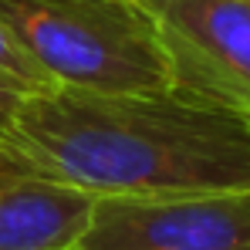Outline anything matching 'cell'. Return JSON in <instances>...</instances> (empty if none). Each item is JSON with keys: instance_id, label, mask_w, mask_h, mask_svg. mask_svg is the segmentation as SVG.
Segmentation results:
<instances>
[{"instance_id": "6da1fadb", "label": "cell", "mask_w": 250, "mask_h": 250, "mask_svg": "<svg viewBox=\"0 0 250 250\" xmlns=\"http://www.w3.org/2000/svg\"><path fill=\"white\" fill-rule=\"evenodd\" d=\"M7 146L95 200L250 186L247 125L227 105L186 88L159 95L31 91Z\"/></svg>"}, {"instance_id": "7a4b0ae2", "label": "cell", "mask_w": 250, "mask_h": 250, "mask_svg": "<svg viewBox=\"0 0 250 250\" xmlns=\"http://www.w3.org/2000/svg\"><path fill=\"white\" fill-rule=\"evenodd\" d=\"M0 17L51 88L176 91V54L146 0H0Z\"/></svg>"}, {"instance_id": "3957f363", "label": "cell", "mask_w": 250, "mask_h": 250, "mask_svg": "<svg viewBox=\"0 0 250 250\" xmlns=\"http://www.w3.org/2000/svg\"><path fill=\"white\" fill-rule=\"evenodd\" d=\"M82 250H250V186L186 196H105Z\"/></svg>"}, {"instance_id": "277c9868", "label": "cell", "mask_w": 250, "mask_h": 250, "mask_svg": "<svg viewBox=\"0 0 250 250\" xmlns=\"http://www.w3.org/2000/svg\"><path fill=\"white\" fill-rule=\"evenodd\" d=\"M95 196L44 172L0 142V250L78 247Z\"/></svg>"}, {"instance_id": "5b68a950", "label": "cell", "mask_w": 250, "mask_h": 250, "mask_svg": "<svg viewBox=\"0 0 250 250\" xmlns=\"http://www.w3.org/2000/svg\"><path fill=\"white\" fill-rule=\"evenodd\" d=\"M166 31L176 71L250 91V0H146Z\"/></svg>"}, {"instance_id": "8992f818", "label": "cell", "mask_w": 250, "mask_h": 250, "mask_svg": "<svg viewBox=\"0 0 250 250\" xmlns=\"http://www.w3.org/2000/svg\"><path fill=\"white\" fill-rule=\"evenodd\" d=\"M0 75L10 78V82L24 84L27 91H44L51 88V82L44 78V71L34 64V58L17 44L14 31L7 27V21L0 17Z\"/></svg>"}, {"instance_id": "52a82bcc", "label": "cell", "mask_w": 250, "mask_h": 250, "mask_svg": "<svg viewBox=\"0 0 250 250\" xmlns=\"http://www.w3.org/2000/svg\"><path fill=\"white\" fill-rule=\"evenodd\" d=\"M176 88L196 91L203 98H213V102L227 105L250 132V91L233 88V84H227V82H216V78H207V75H193V71H176Z\"/></svg>"}, {"instance_id": "ba28073f", "label": "cell", "mask_w": 250, "mask_h": 250, "mask_svg": "<svg viewBox=\"0 0 250 250\" xmlns=\"http://www.w3.org/2000/svg\"><path fill=\"white\" fill-rule=\"evenodd\" d=\"M27 95H31V91H27L24 84H17V82H10V78L0 75V142H7V139L14 135L17 112H21V105H24Z\"/></svg>"}, {"instance_id": "9c48e42d", "label": "cell", "mask_w": 250, "mask_h": 250, "mask_svg": "<svg viewBox=\"0 0 250 250\" xmlns=\"http://www.w3.org/2000/svg\"><path fill=\"white\" fill-rule=\"evenodd\" d=\"M68 250H82V247H68Z\"/></svg>"}]
</instances>
